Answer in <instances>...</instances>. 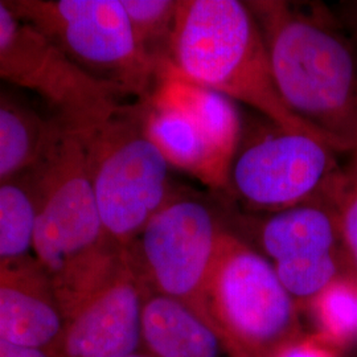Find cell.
<instances>
[{"label": "cell", "instance_id": "6da1fadb", "mask_svg": "<svg viewBox=\"0 0 357 357\" xmlns=\"http://www.w3.org/2000/svg\"><path fill=\"white\" fill-rule=\"evenodd\" d=\"M282 102L340 153L357 151V43L320 4L248 1Z\"/></svg>", "mask_w": 357, "mask_h": 357}, {"label": "cell", "instance_id": "7a4b0ae2", "mask_svg": "<svg viewBox=\"0 0 357 357\" xmlns=\"http://www.w3.org/2000/svg\"><path fill=\"white\" fill-rule=\"evenodd\" d=\"M166 77L217 91L277 126L319 137L282 102L262 29L248 1L180 0Z\"/></svg>", "mask_w": 357, "mask_h": 357}, {"label": "cell", "instance_id": "3957f363", "mask_svg": "<svg viewBox=\"0 0 357 357\" xmlns=\"http://www.w3.org/2000/svg\"><path fill=\"white\" fill-rule=\"evenodd\" d=\"M28 178L35 197L33 257L56 287L114 245L103 230L82 132L60 123Z\"/></svg>", "mask_w": 357, "mask_h": 357}, {"label": "cell", "instance_id": "277c9868", "mask_svg": "<svg viewBox=\"0 0 357 357\" xmlns=\"http://www.w3.org/2000/svg\"><path fill=\"white\" fill-rule=\"evenodd\" d=\"M82 135L105 234L128 249L174 195L172 167L147 132L143 102L126 103Z\"/></svg>", "mask_w": 357, "mask_h": 357}, {"label": "cell", "instance_id": "5b68a950", "mask_svg": "<svg viewBox=\"0 0 357 357\" xmlns=\"http://www.w3.org/2000/svg\"><path fill=\"white\" fill-rule=\"evenodd\" d=\"M90 77L147 102L163 75L137 40L122 0H6Z\"/></svg>", "mask_w": 357, "mask_h": 357}, {"label": "cell", "instance_id": "8992f818", "mask_svg": "<svg viewBox=\"0 0 357 357\" xmlns=\"http://www.w3.org/2000/svg\"><path fill=\"white\" fill-rule=\"evenodd\" d=\"M203 315L236 357H273L299 337L295 301L274 265L227 230L205 284Z\"/></svg>", "mask_w": 357, "mask_h": 357}, {"label": "cell", "instance_id": "52a82bcc", "mask_svg": "<svg viewBox=\"0 0 357 357\" xmlns=\"http://www.w3.org/2000/svg\"><path fill=\"white\" fill-rule=\"evenodd\" d=\"M339 153L317 135L268 122L266 128L243 132L225 190L246 208L266 215L330 199L344 171Z\"/></svg>", "mask_w": 357, "mask_h": 357}, {"label": "cell", "instance_id": "ba28073f", "mask_svg": "<svg viewBox=\"0 0 357 357\" xmlns=\"http://www.w3.org/2000/svg\"><path fill=\"white\" fill-rule=\"evenodd\" d=\"M147 287L128 249L110 246L54 289L68 326L66 357H128L142 343V310Z\"/></svg>", "mask_w": 357, "mask_h": 357}, {"label": "cell", "instance_id": "9c48e42d", "mask_svg": "<svg viewBox=\"0 0 357 357\" xmlns=\"http://www.w3.org/2000/svg\"><path fill=\"white\" fill-rule=\"evenodd\" d=\"M0 79L36 93L63 126L82 134L101 126L126 105L116 90L79 69L1 0Z\"/></svg>", "mask_w": 357, "mask_h": 357}, {"label": "cell", "instance_id": "30bf717a", "mask_svg": "<svg viewBox=\"0 0 357 357\" xmlns=\"http://www.w3.org/2000/svg\"><path fill=\"white\" fill-rule=\"evenodd\" d=\"M224 231L203 197L175 191L128 253L150 291L178 301L204 318L205 284Z\"/></svg>", "mask_w": 357, "mask_h": 357}, {"label": "cell", "instance_id": "8fae6325", "mask_svg": "<svg viewBox=\"0 0 357 357\" xmlns=\"http://www.w3.org/2000/svg\"><path fill=\"white\" fill-rule=\"evenodd\" d=\"M64 314L36 259L0 264V339L45 349L61 342Z\"/></svg>", "mask_w": 357, "mask_h": 357}, {"label": "cell", "instance_id": "7c38bea8", "mask_svg": "<svg viewBox=\"0 0 357 357\" xmlns=\"http://www.w3.org/2000/svg\"><path fill=\"white\" fill-rule=\"evenodd\" d=\"M143 106L147 132L171 167L209 187L225 190L228 165L191 112L160 88Z\"/></svg>", "mask_w": 357, "mask_h": 357}, {"label": "cell", "instance_id": "4fadbf2b", "mask_svg": "<svg viewBox=\"0 0 357 357\" xmlns=\"http://www.w3.org/2000/svg\"><path fill=\"white\" fill-rule=\"evenodd\" d=\"M259 243L273 265L344 255L330 199L268 213L259 225Z\"/></svg>", "mask_w": 357, "mask_h": 357}, {"label": "cell", "instance_id": "5bb4252c", "mask_svg": "<svg viewBox=\"0 0 357 357\" xmlns=\"http://www.w3.org/2000/svg\"><path fill=\"white\" fill-rule=\"evenodd\" d=\"M142 342L151 357H236L191 307L149 289L142 310Z\"/></svg>", "mask_w": 357, "mask_h": 357}, {"label": "cell", "instance_id": "9a60e30c", "mask_svg": "<svg viewBox=\"0 0 357 357\" xmlns=\"http://www.w3.org/2000/svg\"><path fill=\"white\" fill-rule=\"evenodd\" d=\"M60 128L0 97V184L20 178L38 165Z\"/></svg>", "mask_w": 357, "mask_h": 357}, {"label": "cell", "instance_id": "2e32d148", "mask_svg": "<svg viewBox=\"0 0 357 357\" xmlns=\"http://www.w3.org/2000/svg\"><path fill=\"white\" fill-rule=\"evenodd\" d=\"M159 88L191 112L229 168L245 131L237 103L213 90L171 77H166Z\"/></svg>", "mask_w": 357, "mask_h": 357}, {"label": "cell", "instance_id": "e0dca14e", "mask_svg": "<svg viewBox=\"0 0 357 357\" xmlns=\"http://www.w3.org/2000/svg\"><path fill=\"white\" fill-rule=\"evenodd\" d=\"M35 197L28 172L0 184V264L35 259Z\"/></svg>", "mask_w": 357, "mask_h": 357}, {"label": "cell", "instance_id": "ac0fdd59", "mask_svg": "<svg viewBox=\"0 0 357 357\" xmlns=\"http://www.w3.org/2000/svg\"><path fill=\"white\" fill-rule=\"evenodd\" d=\"M320 335L331 347L357 343V275L351 270L310 302Z\"/></svg>", "mask_w": 357, "mask_h": 357}, {"label": "cell", "instance_id": "d6986e66", "mask_svg": "<svg viewBox=\"0 0 357 357\" xmlns=\"http://www.w3.org/2000/svg\"><path fill=\"white\" fill-rule=\"evenodd\" d=\"M122 4L142 50L166 76L180 0H122Z\"/></svg>", "mask_w": 357, "mask_h": 357}, {"label": "cell", "instance_id": "ffe728a7", "mask_svg": "<svg viewBox=\"0 0 357 357\" xmlns=\"http://www.w3.org/2000/svg\"><path fill=\"white\" fill-rule=\"evenodd\" d=\"M335 208L348 268L357 275V169L343 171L330 195Z\"/></svg>", "mask_w": 357, "mask_h": 357}, {"label": "cell", "instance_id": "44dd1931", "mask_svg": "<svg viewBox=\"0 0 357 357\" xmlns=\"http://www.w3.org/2000/svg\"><path fill=\"white\" fill-rule=\"evenodd\" d=\"M273 357H335L333 347L320 339H302L301 336L282 347Z\"/></svg>", "mask_w": 357, "mask_h": 357}, {"label": "cell", "instance_id": "7402d4cb", "mask_svg": "<svg viewBox=\"0 0 357 357\" xmlns=\"http://www.w3.org/2000/svg\"><path fill=\"white\" fill-rule=\"evenodd\" d=\"M336 16L342 22L345 29L357 43V0L344 1L337 6Z\"/></svg>", "mask_w": 357, "mask_h": 357}, {"label": "cell", "instance_id": "603a6c76", "mask_svg": "<svg viewBox=\"0 0 357 357\" xmlns=\"http://www.w3.org/2000/svg\"><path fill=\"white\" fill-rule=\"evenodd\" d=\"M0 357H51L45 349L13 344L0 339Z\"/></svg>", "mask_w": 357, "mask_h": 357}, {"label": "cell", "instance_id": "cb8c5ba5", "mask_svg": "<svg viewBox=\"0 0 357 357\" xmlns=\"http://www.w3.org/2000/svg\"><path fill=\"white\" fill-rule=\"evenodd\" d=\"M354 155V160H352V166L355 167L357 169V151H355V153H352Z\"/></svg>", "mask_w": 357, "mask_h": 357}, {"label": "cell", "instance_id": "d4e9b609", "mask_svg": "<svg viewBox=\"0 0 357 357\" xmlns=\"http://www.w3.org/2000/svg\"><path fill=\"white\" fill-rule=\"evenodd\" d=\"M128 357H151V356H144V355H138V354H135V355H131V356Z\"/></svg>", "mask_w": 357, "mask_h": 357}]
</instances>
